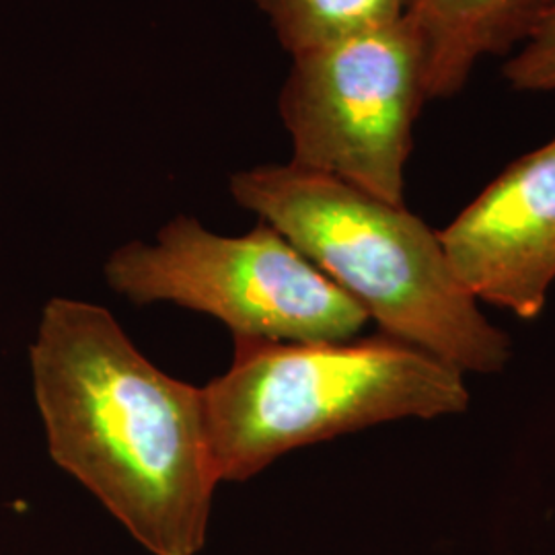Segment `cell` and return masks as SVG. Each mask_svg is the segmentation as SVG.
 <instances>
[{"instance_id": "cell-3", "label": "cell", "mask_w": 555, "mask_h": 555, "mask_svg": "<svg viewBox=\"0 0 555 555\" xmlns=\"http://www.w3.org/2000/svg\"><path fill=\"white\" fill-rule=\"evenodd\" d=\"M465 373L389 336L348 341L235 339L227 373L204 391L219 483H241L300 447L469 405Z\"/></svg>"}, {"instance_id": "cell-4", "label": "cell", "mask_w": 555, "mask_h": 555, "mask_svg": "<svg viewBox=\"0 0 555 555\" xmlns=\"http://www.w3.org/2000/svg\"><path fill=\"white\" fill-rule=\"evenodd\" d=\"M103 276L134 305L171 302L219 319L233 339L348 341L369 323L357 300L261 220L229 237L179 215L155 241L118 247Z\"/></svg>"}, {"instance_id": "cell-9", "label": "cell", "mask_w": 555, "mask_h": 555, "mask_svg": "<svg viewBox=\"0 0 555 555\" xmlns=\"http://www.w3.org/2000/svg\"><path fill=\"white\" fill-rule=\"evenodd\" d=\"M504 75L520 91H555V0L508 60Z\"/></svg>"}, {"instance_id": "cell-1", "label": "cell", "mask_w": 555, "mask_h": 555, "mask_svg": "<svg viewBox=\"0 0 555 555\" xmlns=\"http://www.w3.org/2000/svg\"><path fill=\"white\" fill-rule=\"evenodd\" d=\"M48 453L151 555L208 543L215 474L202 387L167 375L101 305L46 302L29 346Z\"/></svg>"}, {"instance_id": "cell-8", "label": "cell", "mask_w": 555, "mask_h": 555, "mask_svg": "<svg viewBox=\"0 0 555 555\" xmlns=\"http://www.w3.org/2000/svg\"><path fill=\"white\" fill-rule=\"evenodd\" d=\"M295 59L403 20L410 0H256Z\"/></svg>"}, {"instance_id": "cell-5", "label": "cell", "mask_w": 555, "mask_h": 555, "mask_svg": "<svg viewBox=\"0 0 555 555\" xmlns=\"http://www.w3.org/2000/svg\"><path fill=\"white\" fill-rule=\"evenodd\" d=\"M426 101V50L408 15L295 56L280 93L291 163L405 204V165Z\"/></svg>"}, {"instance_id": "cell-7", "label": "cell", "mask_w": 555, "mask_h": 555, "mask_svg": "<svg viewBox=\"0 0 555 555\" xmlns=\"http://www.w3.org/2000/svg\"><path fill=\"white\" fill-rule=\"evenodd\" d=\"M554 0H410L426 50L428 100L459 93L483 56L502 54L531 34Z\"/></svg>"}, {"instance_id": "cell-2", "label": "cell", "mask_w": 555, "mask_h": 555, "mask_svg": "<svg viewBox=\"0 0 555 555\" xmlns=\"http://www.w3.org/2000/svg\"><path fill=\"white\" fill-rule=\"evenodd\" d=\"M231 194L357 300L383 336L461 373L508 364L511 339L459 284L437 231L405 204L293 163L238 171Z\"/></svg>"}, {"instance_id": "cell-6", "label": "cell", "mask_w": 555, "mask_h": 555, "mask_svg": "<svg viewBox=\"0 0 555 555\" xmlns=\"http://www.w3.org/2000/svg\"><path fill=\"white\" fill-rule=\"evenodd\" d=\"M438 238L469 297L535 319L555 282V140L508 165Z\"/></svg>"}]
</instances>
